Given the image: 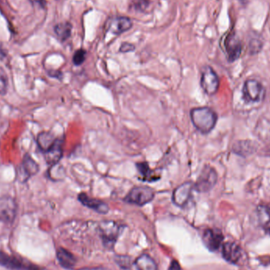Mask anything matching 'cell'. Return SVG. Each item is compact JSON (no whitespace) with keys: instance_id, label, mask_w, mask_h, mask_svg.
<instances>
[{"instance_id":"obj_1","label":"cell","mask_w":270,"mask_h":270,"mask_svg":"<svg viewBox=\"0 0 270 270\" xmlns=\"http://www.w3.org/2000/svg\"><path fill=\"white\" fill-rule=\"evenodd\" d=\"M190 120L194 127L203 134L211 132L217 122V115L208 107H198L190 110Z\"/></svg>"},{"instance_id":"obj_2","label":"cell","mask_w":270,"mask_h":270,"mask_svg":"<svg viewBox=\"0 0 270 270\" xmlns=\"http://www.w3.org/2000/svg\"><path fill=\"white\" fill-rule=\"evenodd\" d=\"M154 197L155 191L150 186H136L129 191L123 201L129 204L143 206L152 202Z\"/></svg>"},{"instance_id":"obj_3","label":"cell","mask_w":270,"mask_h":270,"mask_svg":"<svg viewBox=\"0 0 270 270\" xmlns=\"http://www.w3.org/2000/svg\"><path fill=\"white\" fill-rule=\"evenodd\" d=\"M218 176L216 170L210 165L202 168L196 182H194V190L199 193H207L214 187Z\"/></svg>"},{"instance_id":"obj_4","label":"cell","mask_w":270,"mask_h":270,"mask_svg":"<svg viewBox=\"0 0 270 270\" xmlns=\"http://www.w3.org/2000/svg\"><path fill=\"white\" fill-rule=\"evenodd\" d=\"M99 232L105 246L112 247L117 241L122 227L113 220H104L99 224Z\"/></svg>"},{"instance_id":"obj_5","label":"cell","mask_w":270,"mask_h":270,"mask_svg":"<svg viewBox=\"0 0 270 270\" xmlns=\"http://www.w3.org/2000/svg\"><path fill=\"white\" fill-rule=\"evenodd\" d=\"M200 84L203 91L210 96L216 94L218 91L220 80L211 66H206L202 68Z\"/></svg>"},{"instance_id":"obj_6","label":"cell","mask_w":270,"mask_h":270,"mask_svg":"<svg viewBox=\"0 0 270 270\" xmlns=\"http://www.w3.org/2000/svg\"><path fill=\"white\" fill-rule=\"evenodd\" d=\"M40 172L39 164L33 160L32 156L26 153L23 157L22 164L17 168V180L21 183H25L32 176H36Z\"/></svg>"},{"instance_id":"obj_7","label":"cell","mask_w":270,"mask_h":270,"mask_svg":"<svg viewBox=\"0 0 270 270\" xmlns=\"http://www.w3.org/2000/svg\"><path fill=\"white\" fill-rule=\"evenodd\" d=\"M194 190V182L186 181L177 186L172 192V202L178 207L183 208L188 204Z\"/></svg>"},{"instance_id":"obj_8","label":"cell","mask_w":270,"mask_h":270,"mask_svg":"<svg viewBox=\"0 0 270 270\" xmlns=\"http://www.w3.org/2000/svg\"><path fill=\"white\" fill-rule=\"evenodd\" d=\"M18 205L10 196L0 198V220L4 223H12L16 217Z\"/></svg>"},{"instance_id":"obj_9","label":"cell","mask_w":270,"mask_h":270,"mask_svg":"<svg viewBox=\"0 0 270 270\" xmlns=\"http://www.w3.org/2000/svg\"><path fill=\"white\" fill-rule=\"evenodd\" d=\"M224 48L229 62H235L240 58L242 52V42L236 32H231L227 36L224 41Z\"/></svg>"},{"instance_id":"obj_10","label":"cell","mask_w":270,"mask_h":270,"mask_svg":"<svg viewBox=\"0 0 270 270\" xmlns=\"http://www.w3.org/2000/svg\"><path fill=\"white\" fill-rule=\"evenodd\" d=\"M0 266L13 270H41L38 266L2 252H0Z\"/></svg>"},{"instance_id":"obj_11","label":"cell","mask_w":270,"mask_h":270,"mask_svg":"<svg viewBox=\"0 0 270 270\" xmlns=\"http://www.w3.org/2000/svg\"><path fill=\"white\" fill-rule=\"evenodd\" d=\"M242 93L245 100L250 102H257L263 94V87L258 81L248 79L244 83Z\"/></svg>"},{"instance_id":"obj_12","label":"cell","mask_w":270,"mask_h":270,"mask_svg":"<svg viewBox=\"0 0 270 270\" xmlns=\"http://www.w3.org/2000/svg\"><path fill=\"white\" fill-rule=\"evenodd\" d=\"M64 138H57L54 145L48 151L44 152V159L49 166H53L59 164L63 155L62 145Z\"/></svg>"},{"instance_id":"obj_13","label":"cell","mask_w":270,"mask_h":270,"mask_svg":"<svg viewBox=\"0 0 270 270\" xmlns=\"http://www.w3.org/2000/svg\"><path fill=\"white\" fill-rule=\"evenodd\" d=\"M78 199L83 206L94 210L100 214H106L109 211V206L107 203L97 198H91L86 193H80L78 194Z\"/></svg>"},{"instance_id":"obj_14","label":"cell","mask_w":270,"mask_h":270,"mask_svg":"<svg viewBox=\"0 0 270 270\" xmlns=\"http://www.w3.org/2000/svg\"><path fill=\"white\" fill-rule=\"evenodd\" d=\"M202 239L206 247L211 251H215L218 250L222 244L224 237L220 231L216 229H207L204 232Z\"/></svg>"},{"instance_id":"obj_15","label":"cell","mask_w":270,"mask_h":270,"mask_svg":"<svg viewBox=\"0 0 270 270\" xmlns=\"http://www.w3.org/2000/svg\"><path fill=\"white\" fill-rule=\"evenodd\" d=\"M132 21L126 17L113 18L108 24V30L113 34H121L132 27Z\"/></svg>"},{"instance_id":"obj_16","label":"cell","mask_w":270,"mask_h":270,"mask_svg":"<svg viewBox=\"0 0 270 270\" xmlns=\"http://www.w3.org/2000/svg\"><path fill=\"white\" fill-rule=\"evenodd\" d=\"M222 254L225 260L236 263L241 257V249L235 242H228L223 246Z\"/></svg>"},{"instance_id":"obj_17","label":"cell","mask_w":270,"mask_h":270,"mask_svg":"<svg viewBox=\"0 0 270 270\" xmlns=\"http://www.w3.org/2000/svg\"><path fill=\"white\" fill-rule=\"evenodd\" d=\"M57 258L60 264L66 270H72L77 263L74 254L64 248H60L57 250Z\"/></svg>"},{"instance_id":"obj_18","label":"cell","mask_w":270,"mask_h":270,"mask_svg":"<svg viewBox=\"0 0 270 270\" xmlns=\"http://www.w3.org/2000/svg\"><path fill=\"white\" fill-rule=\"evenodd\" d=\"M56 138L50 131H42L36 137V143L40 151L45 152L54 145Z\"/></svg>"},{"instance_id":"obj_19","label":"cell","mask_w":270,"mask_h":270,"mask_svg":"<svg viewBox=\"0 0 270 270\" xmlns=\"http://www.w3.org/2000/svg\"><path fill=\"white\" fill-rule=\"evenodd\" d=\"M136 168L138 169L139 174L142 176V181L145 182H154V181H158L160 179V175L156 176L154 171L152 170L150 168L148 163L146 162H138L136 163Z\"/></svg>"},{"instance_id":"obj_20","label":"cell","mask_w":270,"mask_h":270,"mask_svg":"<svg viewBox=\"0 0 270 270\" xmlns=\"http://www.w3.org/2000/svg\"><path fill=\"white\" fill-rule=\"evenodd\" d=\"M134 265L138 270H158L155 261L148 254H142L137 258Z\"/></svg>"},{"instance_id":"obj_21","label":"cell","mask_w":270,"mask_h":270,"mask_svg":"<svg viewBox=\"0 0 270 270\" xmlns=\"http://www.w3.org/2000/svg\"><path fill=\"white\" fill-rule=\"evenodd\" d=\"M72 26L69 22H62L55 26V32L61 41H65L71 35Z\"/></svg>"},{"instance_id":"obj_22","label":"cell","mask_w":270,"mask_h":270,"mask_svg":"<svg viewBox=\"0 0 270 270\" xmlns=\"http://www.w3.org/2000/svg\"><path fill=\"white\" fill-rule=\"evenodd\" d=\"M252 143L250 142H246V141H240L237 142L234 146V151L238 155H242V156H246V155H250L253 152Z\"/></svg>"},{"instance_id":"obj_23","label":"cell","mask_w":270,"mask_h":270,"mask_svg":"<svg viewBox=\"0 0 270 270\" xmlns=\"http://www.w3.org/2000/svg\"><path fill=\"white\" fill-rule=\"evenodd\" d=\"M257 217L258 223L267 225L270 222V208L266 206H259L257 208Z\"/></svg>"},{"instance_id":"obj_24","label":"cell","mask_w":270,"mask_h":270,"mask_svg":"<svg viewBox=\"0 0 270 270\" xmlns=\"http://www.w3.org/2000/svg\"><path fill=\"white\" fill-rule=\"evenodd\" d=\"M9 80L6 71L0 66V95L4 96L8 90Z\"/></svg>"},{"instance_id":"obj_25","label":"cell","mask_w":270,"mask_h":270,"mask_svg":"<svg viewBox=\"0 0 270 270\" xmlns=\"http://www.w3.org/2000/svg\"><path fill=\"white\" fill-rule=\"evenodd\" d=\"M263 44L258 38H252L249 43V51L251 55H256L262 51Z\"/></svg>"},{"instance_id":"obj_26","label":"cell","mask_w":270,"mask_h":270,"mask_svg":"<svg viewBox=\"0 0 270 270\" xmlns=\"http://www.w3.org/2000/svg\"><path fill=\"white\" fill-rule=\"evenodd\" d=\"M116 263L122 269L127 270L131 266V258L126 255H117L115 258Z\"/></svg>"},{"instance_id":"obj_27","label":"cell","mask_w":270,"mask_h":270,"mask_svg":"<svg viewBox=\"0 0 270 270\" xmlns=\"http://www.w3.org/2000/svg\"><path fill=\"white\" fill-rule=\"evenodd\" d=\"M86 58V52L84 49H79L74 52L73 56V63L75 66H80L85 62Z\"/></svg>"},{"instance_id":"obj_28","label":"cell","mask_w":270,"mask_h":270,"mask_svg":"<svg viewBox=\"0 0 270 270\" xmlns=\"http://www.w3.org/2000/svg\"><path fill=\"white\" fill-rule=\"evenodd\" d=\"M134 8L137 10H144L149 6L148 0H136V2H134Z\"/></svg>"},{"instance_id":"obj_29","label":"cell","mask_w":270,"mask_h":270,"mask_svg":"<svg viewBox=\"0 0 270 270\" xmlns=\"http://www.w3.org/2000/svg\"><path fill=\"white\" fill-rule=\"evenodd\" d=\"M134 49H135V47L133 44H129V43H123L120 47V52L126 53V52H133Z\"/></svg>"},{"instance_id":"obj_30","label":"cell","mask_w":270,"mask_h":270,"mask_svg":"<svg viewBox=\"0 0 270 270\" xmlns=\"http://www.w3.org/2000/svg\"><path fill=\"white\" fill-rule=\"evenodd\" d=\"M48 74L52 78H57L60 80L62 78V74L59 70H48Z\"/></svg>"},{"instance_id":"obj_31","label":"cell","mask_w":270,"mask_h":270,"mask_svg":"<svg viewBox=\"0 0 270 270\" xmlns=\"http://www.w3.org/2000/svg\"><path fill=\"white\" fill-rule=\"evenodd\" d=\"M168 270H181L180 263L176 260H172Z\"/></svg>"},{"instance_id":"obj_32","label":"cell","mask_w":270,"mask_h":270,"mask_svg":"<svg viewBox=\"0 0 270 270\" xmlns=\"http://www.w3.org/2000/svg\"><path fill=\"white\" fill-rule=\"evenodd\" d=\"M78 270H110L106 267L103 266H97V267H86V268H82Z\"/></svg>"},{"instance_id":"obj_33","label":"cell","mask_w":270,"mask_h":270,"mask_svg":"<svg viewBox=\"0 0 270 270\" xmlns=\"http://www.w3.org/2000/svg\"><path fill=\"white\" fill-rule=\"evenodd\" d=\"M32 1L35 3L40 5V6H44V0H32Z\"/></svg>"},{"instance_id":"obj_34","label":"cell","mask_w":270,"mask_h":270,"mask_svg":"<svg viewBox=\"0 0 270 270\" xmlns=\"http://www.w3.org/2000/svg\"><path fill=\"white\" fill-rule=\"evenodd\" d=\"M240 1V3L242 5H246L247 4V2H248V0H239Z\"/></svg>"},{"instance_id":"obj_35","label":"cell","mask_w":270,"mask_h":270,"mask_svg":"<svg viewBox=\"0 0 270 270\" xmlns=\"http://www.w3.org/2000/svg\"><path fill=\"white\" fill-rule=\"evenodd\" d=\"M266 231H267V232L270 235V224H269L268 227L266 228Z\"/></svg>"}]
</instances>
